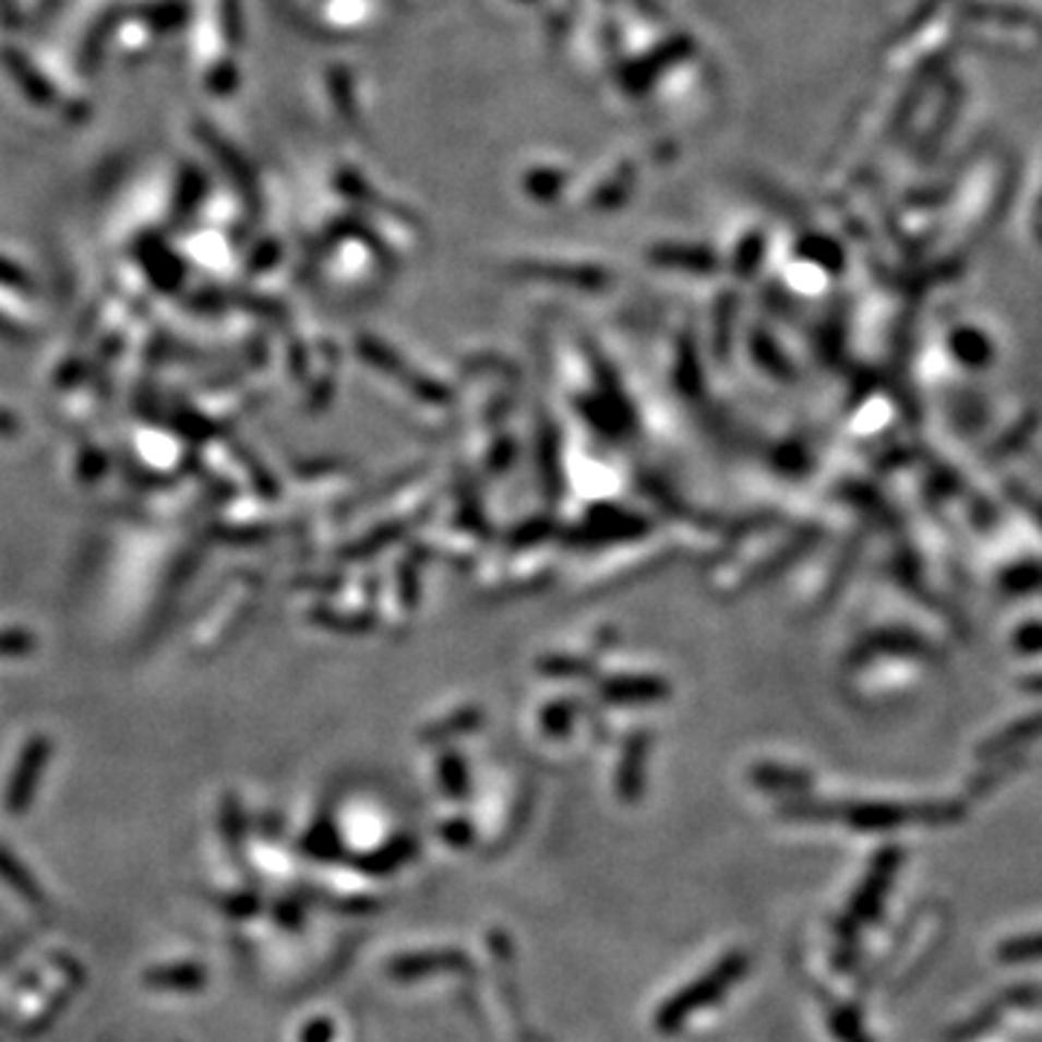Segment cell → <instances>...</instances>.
I'll return each mask as SVG.
<instances>
[{"label": "cell", "instance_id": "2", "mask_svg": "<svg viewBox=\"0 0 1042 1042\" xmlns=\"http://www.w3.org/2000/svg\"><path fill=\"white\" fill-rule=\"evenodd\" d=\"M460 970H472V961L458 950L415 953V956H400L388 965V973L400 982H415V979H429V975L441 973H460Z\"/></svg>", "mask_w": 1042, "mask_h": 1042}, {"label": "cell", "instance_id": "5", "mask_svg": "<svg viewBox=\"0 0 1042 1042\" xmlns=\"http://www.w3.org/2000/svg\"><path fill=\"white\" fill-rule=\"evenodd\" d=\"M1037 935H1017V938H1008V942L999 947V959L1010 961V965H1017V961H1034L1037 959Z\"/></svg>", "mask_w": 1042, "mask_h": 1042}, {"label": "cell", "instance_id": "4", "mask_svg": "<svg viewBox=\"0 0 1042 1042\" xmlns=\"http://www.w3.org/2000/svg\"><path fill=\"white\" fill-rule=\"evenodd\" d=\"M0 872H3V875L9 877V884L15 886L17 893L21 895H26V898H29V901H35V903H41L44 898H41V889H38V886L33 884V877L26 875V872H21V866H17L15 860L9 858L7 851H0Z\"/></svg>", "mask_w": 1042, "mask_h": 1042}, {"label": "cell", "instance_id": "6", "mask_svg": "<svg viewBox=\"0 0 1042 1042\" xmlns=\"http://www.w3.org/2000/svg\"><path fill=\"white\" fill-rule=\"evenodd\" d=\"M999 1008H1002V1005H991V1008H984L982 1014L973 1019V1022H968L965 1028H959V1031H956L953 1037H956V1040H970V1037L984 1034V1031H987V1028L996 1022V1017H999Z\"/></svg>", "mask_w": 1042, "mask_h": 1042}, {"label": "cell", "instance_id": "3", "mask_svg": "<svg viewBox=\"0 0 1042 1042\" xmlns=\"http://www.w3.org/2000/svg\"><path fill=\"white\" fill-rule=\"evenodd\" d=\"M151 987H175V991H194L206 984V973L197 965H175V968L151 970L145 975Z\"/></svg>", "mask_w": 1042, "mask_h": 1042}, {"label": "cell", "instance_id": "7", "mask_svg": "<svg viewBox=\"0 0 1042 1042\" xmlns=\"http://www.w3.org/2000/svg\"><path fill=\"white\" fill-rule=\"evenodd\" d=\"M331 1037H334L331 1022H313L308 1028V1034H304V1042H331Z\"/></svg>", "mask_w": 1042, "mask_h": 1042}, {"label": "cell", "instance_id": "1", "mask_svg": "<svg viewBox=\"0 0 1042 1042\" xmlns=\"http://www.w3.org/2000/svg\"><path fill=\"white\" fill-rule=\"evenodd\" d=\"M747 968H751L747 953H727L724 959L712 965L700 979L681 987L672 999L660 1005L658 1014H655V1028H658L660 1034H678L695 1014H700V1010L709 1008V1005L724 999V993L730 991L735 982H742Z\"/></svg>", "mask_w": 1042, "mask_h": 1042}]
</instances>
